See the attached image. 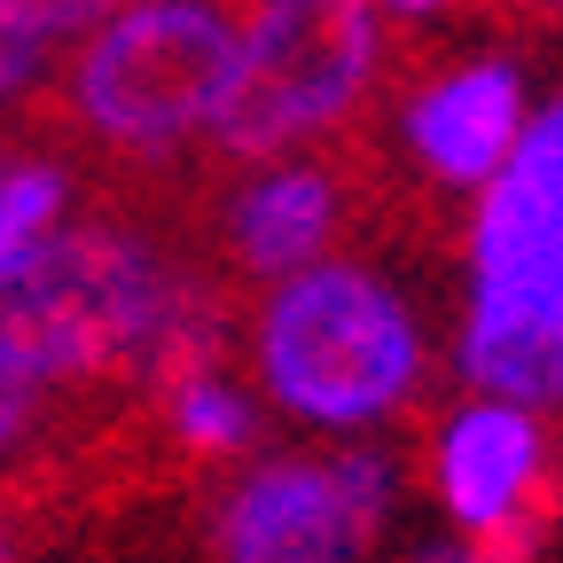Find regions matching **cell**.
Here are the masks:
<instances>
[{
	"instance_id": "4fadbf2b",
	"label": "cell",
	"mask_w": 563,
	"mask_h": 563,
	"mask_svg": "<svg viewBox=\"0 0 563 563\" xmlns=\"http://www.w3.org/2000/svg\"><path fill=\"white\" fill-rule=\"evenodd\" d=\"M110 9H125V0H0V24L32 40L40 55H55V47H79Z\"/></svg>"
},
{
	"instance_id": "7a4b0ae2",
	"label": "cell",
	"mask_w": 563,
	"mask_h": 563,
	"mask_svg": "<svg viewBox=\"0 0 563 563\" xmlns=\"http://www.w3.org/2000/svg\"><path fill=\"white\" fill-rule=\"evenodd\" d=\"M415 306L352 258H313L282 274L251 321V368L282 415L313 431H376L422 384Z\"/></svg>"
},
{
	"instance_id": "3957f363",
	"label": "cell",
	"mask_w": 563,
	"mask_h": 563,
	"mask_svg": "<svg viewBox=\"0 0 563 563\" xmlns=\"http://www.w3.org/2000/svg\"><path fill=\"white\" fill-rule=\"evenodd\" d=\"M228 70H235V24L220 0H125L79 40L63 102L102 150L165 157L211 133Z\"/></svg>"
},
{
	"instance_id": "30bf717a",
	"label": "cell",
	"mask_w": 563,
	"mask_h": 563,
	"mask_svg": "<svg viewBox=\"0 0 563 563\" xmlns=\"http://www.w3.org/2000/svg\"><path fill=\"white\" fill-rule=\"evenodd\" d=\"M454 361L485 399H517V407H563V321L532 329H462Z\"/></svg>"
},
{
	"instance_id": "ba28073f",
	"label": "cell",
	"mask_w": 563,
	"mask_h": 563,
	"mask_svg": "<svg viewBox=\"0 0 563 563\" xmlns=\"http://www.w3.org/2000/svg\"><path fill=\"white\" fill-rule=\"evenodd\" d=\"M525 133V70L517 63H462L407 102V150L446 188H485Z\"/></svg>"
},
{
	"instance_id": "6da1fadb",
	"label": "cell",
	"mask_w": 563,
	"mask_h": 563,
	"mask_svg": "<svg viewBox=\"0 0 563 563\" xmlns=\"http://www.w3.org/2000/svg\"><path fill=\"white\" fill-rule=\"evenodd\" d=\"M196 290L125 228H55L16 274H0V368L32 391L150 376L173 313Z\"/></svg>"
},
{
	"instance_id": "8fae6325",
	"label": "cell",
	"mask_w": 563,
	"mask_h": 563,
	"mask_svg": "<svg viewBox=\"0 0 563 563\" xmlns=\"http://www.w3.org/2000/svg\"><path fill=\"white\" fill-rule=\"evenodd\" d=\"M165 422H173V439L188 454H243L258 439V407L243 384H228L220 368H180L165 376Z\"/></svg>"
},
{
	"instance_id": "277c9868",
	"label": "cell",
	"mask_w": 563,
	"mask_h": 563,
	"mask_svg": "<svg viewBox=\"0 0 563 563\" xmlns=\"http://www.w3.org/2000/svg\"><path fill=\"white\" fill-rule=\"evenodd\" d=\"M376 16V0H258L251 24H235V70L211 141L243 165H266L344 125L384 63Z\"/></svg>"
},
{
	"instance_id": "2e32d148",
	"label": "cell",
	"mask_w": 563,
	"mask_h": 563,
	"mask_svg": "<svg viewBox=\"0 0 563 563\" xmlns=\"http://www.w3.org/2000/svg\"><path fill=\"white\" fill-rule=\"evenodd\" d=\"M407 563H477V548H470L462 532H439V540H422Z\"/></svg>"
},
{
	"instance_id": "5b68a950",
	"label": "cell",
	"mask_w": 563,
	"mask_h": 563,
	"mask_svg": "<svg viewBox=\"0 0 563 563\" xmlns=\"http://www.w3.org/2000/svg\"><path fill=\"white\" fill-rule=\"evenodd\" d=\"M391 501L399 470L376 446L274 454L228 485L220 517H211V548L220 563H361Z\"/></svg>"
},
{
	"instance_id": "e0dca14e",
	"label": "cell",
	"mask_w": 563,
	"mask_h": 563,
	"mask_svg": "<svg viewBox=\"0 0 563 563\" xmlns=\"http://www.w3.org/2000/svg\"><path fill=\"white\" fill-rule=\"evenodd\" d=\"M376 9H391V16H439L446 0H376Z\"/></svg>"
},
{
	"instance_id": "52a82bcc",
	"label": "cell",
	"mask_w": 563,
	"mask_h": 563,
	"mask_svg": "<svg viewBox=\"0 0 563 563\" xmlns=\"http://www.w3.org/2000/svg\"><path fill=\"white\" fill-rule=\"evenodd\" d=\"M431 485L477 563H525L548 525V439L517 399H470L431 439Z\"/></svg>"
},
{
	"instance_id": "9c48e42d",
	"label": "cell",
	"mask_w": 563,
	"mask_h": 563,
	"mask_svg": "<svg viewBox=\"0 0 563 563\" xmlns=\"http://www.w3.org/2000/svg\"><path fill=\"white\" fill-rule=\"evenodd\" d=\"M336 228H344V180L329 165H274L266 157L228 203L235 266L258 282H282V274L329 258Z\"/></svg>"
},
{
	"instance_id": "5bb4252c",
	"label": "cell",
	"mask_w": 563,
	"mask_h": 563,
	"mask_svg": "<svg viewBox=\"0 0 563 563\" xmlns=\"http://www.w3.org/2000/svg\"><path fill=\"white\" fill-rule=\"evenodd\" d=\"M40 70H47V55H40L32 40H16L9 24H0V102H16V95L40 79Z\"/></svg>"
},
{
	"instance_id": "8992f818",
	"label": "cell",
	"mask_w": 563,
	"mask_h": 563,
	"mask_svg": "<svg viewBox=\"0 0 563 563\" xmlns=\"http://www.w3.org/2000/svg\"><path fill=\"white\" fill-rule=\"evenodd\" d=\"M563 321V102L525 118L517 150L485 180L470 220V313L462 329Z\"/></svg>"
},
{
	"instance_id": "7c38bea8",
	"label": "cell",
	"mask_w": 563,
	"mask_h": 563,
	"mask_svg": "<svg viewBox=\"0 0 563 563\" xmlns=\"http://www.w3.org/2000/svg\"><path fill=\"white\" fill-rule=\"evenodd\" d=\"M70 220V173L47 157H0V274H16Z\"/></svg>"
},
{
	"instance_id": "9a60e30c",
	"label": "cell",
	"mask_w": 563,
	"mask_h": 563,
	"mask_svg": "<svg viewBox=\"0 0 563 563\" xmlns=\"http://www.w3.org/2000/svg\"><path fill=\"white\" fill-rule=\"evenodd\" d=\"M32 407H40V391H32V384H16L9 368H0V454H9V446H24V431H32Z\"/></svg>"
}]
</instances>
